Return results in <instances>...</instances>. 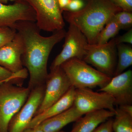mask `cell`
Wrapping results in <instances>:
<instances>
[{"mask_svg":"<svg viewBox=\"0 0 132 132\" xmlns=\"http://www.w3.org/2000/svg\"><path fill=\"white\" fill-rule=\"evenodd\" d=\"M12 28L21 36L23 43L21 60L29 75L28 87L31 91L45 84L48 75V61L55 45L65 37L64 29L54 31L52 35H41V30L34 22L19 21Z\"/></svg>","mask_w":132,"mask_h":132,"instance_id":"6da1fadb","label":"cell"},{"mask_svg":"<svg viewBox=\"0 0 132 132\" xmlns=\"http://www.w3.org/2000/svg\"><path fill=\"white\" fill-rule=\"evenodd\" d=\"M84 7L78 12H63L64 20L74 25L85 35L88 44H96L99 34L114 15L122 9L111 0H85Z\"/></svg>","mask_w":132,"mask_h":132,"instance_id":"7a4b0ae2","label":"cell"},{"mask_svg":"<svg viewBox=\"0 0 132 132\" xmlns=\"http://www.w3.org/2000/svg\"><path fill=\"white\" fill-rule=\"evenodd\" d=\"M71 85L75 88H100L106 85L111 78L82 60L76 58L69 60L60 66Z\"/></svg>","mask_w":132,"mask_h":132,"instance_id":"3957f363","label":"cell"},{"mask_svg":"<svg viewBox=\"0 0 132 132\" xmlns=\"http://www.w3.org/2000/svg\"><path fill=\"white\" fill-rule=\"evenodd\" d=\"M10 82L0 84V132H8L12 118L27 100L31 90Z\"/></svg>","mask_w":132,"mask_h":132,"instance_id":"277c9868","label":"cell"},{"mask_svg":"<svg viewBox=\"0 0 132 132\" xmlns=\"http://www.w3.org/2000/svg\"><path fill=\"white\" fill-rule=\"evenodd\" d=\"M31 6L36 15V23L40 30L53 32L64 29L63 12L58 0H22Z\"/></svg>","mask_w":132,"mask_h":132,"instance_id":"5b68a950","label":"cell"},{"mask_svg":"<svg viewBox=\"0 0 132 132\" xmlns=\"http://www.w3.org/2000/svg\"><path fill=\"white\" fill-rule=\"evenodd\" d=\"M116 45L114 38L103 45L88 44L86 47V54L83 60L100 72L112 78L118 60Z\"/></svg>","mask_w":132,"mask_h":132,"instance_id":"8992f818","label":"cell"},{"mask_svg":"<svg viewBox=\"0 0 132 132\" xmlns=\"http://www.w3.org/2000/svg\"><path fill=\"white\" fill-rule=\"evenodd\" d=\"M73 105L83 115L102 109L115 112L114 100L105 92H95L88 88H75Z\"/></svg>","mask_w":132,"mask_h":132,"instance_id":"52a82bcc","label":"cell"},{"mask_svg":"<svg viewBox=\"0 0 132 132\" xmlns=\"http://www.w3.org/2000/svg\"><path fill=\"white\" fill-rule=\"evenodd\" d=\"M64 39L62 50L52 62L50 69L60 67L65 62L73 58L83 60L86 56V47L88 42L86 36L77 27L69 24Z\"/></svg>","mask_w":132,"mask_h":132,"instance_id":"ba28073f","label":"cell"},{"mask_svg":"<svg viewBox=\"0 0 132 132\" xmlns=\"http://www.w3.org/2000/svg\"><path fill=\"white\" fill-rule=\"evenodd\" d=\"M45 84L44 97L35 116L40 113L58 101L72 86L60 66L50 69Z\"/></svg>","mask_w":132,"mask_h":132,"instance_id":"9c48e42d","label":"cell"},{"mask_svg":"<svg viewBox=\"0 0 132 132\" xmlns=\"http://www.w3.org/2000/svg\"><path fill=\"white\" fill-rule=\"evenodd\" d=\"M45 87L44 84L31 90L26 103L10 120L8 132H23L26 130L42 102Z\"/></svg>","mask_w":132,"mask_h":132,"instance_id":"30bf717a","label":"cell"},{"mask_svg":"<svg viewBox=\"0 0 132 132\" xmlns=\"http://www.w3.org/2000/svg\"><path fill=\"white\" fill-rule=\"evenodd\" d=\"M99 91L105 92L113 98L115 105L132 104V71L129 69L111 78Z\"/></svg>","mask_w":132,"mask_h":132,"instance_id":"8fae6325","label":"cell"},{"mask_svg":"<svg viewBox=\"0 0 132 132\" xmlns=\"http://www.w3.org/2000/svg\"><path fill=\"white\" fill-rule=\"evenodd\" d=\"M19 21H36V15L33 9L22 0L15 2L12 5L0 2V27L12 28Z\"/></svg>","mask_w":132,"mask_h":132,"instance_id":"7c38bea8","label":"cell"},{"mask_svg":"<svg viewBox=\"0 0 132 132\" xmlns=\"http://www.w3.org/2000/svg\"><path fill=\"white\" fill-rule=\"evenodd\" d=\"M23 43L21 36L16 32L14 38L0 48V66L12 73L24 70L21 60Z\"/></svg>","mask_w":132,"mask_h":132,"instance_id":"4fadbf2b","label":"cell"},{"mask_svg":"<svg viewBox=\"0 0 132 132\" xmlns=\"http://www.w3.org/2000/svg\"><path fill=\"white\" fill-rule=\"evenodd\" d=\"M75 88L72 86L68 92L58 101L38 115L33 118L27 128H33L43 121L61 113L73 105Z\"/></svg>","mask_w":132,"mask_h":132,"instance_id":"5bb4252c","label":"cell"},{"mask_svg":"<svg viewBox=\"0 0 132 132\" xmlns=\"http://www.w3.org/2000/svg\"><path fill=\"white\" fill-rule=\"evenodd\" d=\"M114 112L102 109L84 114L75 121L71 132H93L98 126L114 116Z\"/></svg>","mask_w":132,"mask_h":132,"instance_id":"9a60e30c","label":"cell"},{"mask_svg":"<svg viewBox=\"0 0 132 132\" xmlns=\"http://www.w3.org/2000/svg\"><path fill=\"white\" fill-rule=\"evenodd\" d=\"M82 116L73 105L61 113L43 121L37 126L44 132H58L69 123L75 122Z\"/></svg>","mask_w":132,"mask_h":132,"instance_id":"2e32d148","label":"cell"},{"mask_svg":"<svg viewBox=\"0 0 132 132\" xmlns=\"http://www.w3.org/2000/svg\"><path fill=\"white\" fill-rule=\"evenodd\" d=\"M116 47L118 60L114 76L125 72L132 65L131 46L125 43H121L117 45Z\"/></svg>","mask_w":132,"mask_h":132,"instance_id":"e0dca14e","label":"cell"},{"mask_svg":"<svg viewBox=\"0 0 132 132\" xmlns=\"http://www.w3.org/2000/svg\"><path fill=\"white\" fill-rule=\"evenodd\" d=\"M112 128L114 132H132V116L124 112L118 106L114 112Z\"/></svg>","mask_w":132,"mask_h":132,"instance_id":"ac0fdd59","label":"cell"},{"mask_svg":"<svg viewBox=\"0 0 132 132\" xmlns=\"http://www.w3.org/2000/svg\"><path fill=\"white\" fill-rule=\"evenodd\" d=\"M120 29L113 16L107 22L99 34L96 45H100L105 44L111 39L115 38Z\"/></svg>","mask_w":132,"mask_h":132,"instance_id":"d6986e66","label":"cell"},{"mask_svg":"<svg viewBox=\"0 0 132 132\" xmlns=\"http://www.w3.org/2000/svg\"><path fill=\"white\" fill-rule=\"evenodd\" d=\"M28 73L26 68L16 73H12L0 66V81L7 80L14 85L21 86L23 80L28 77Z\"/></svg>","mask_w":132,"mask_h":132,"instance_id":"ffe728a7","label":"cell"},{"mask_svg":"<svg viewBox=\"0 0 132 132\" xmlns=\"http://www.w3.org/2000/svg\"><path fill=\"white\" fill-rule=\"evenodd\" d=\"M114 16L121 29L131 28L132 12L122 10L116 13Z\"/></svg>","mask_w":132,"mask_h":132,"instance_id":"44dd1931","label":"cell"},{"mask_svg":"<svg viewBox=\"0 0 132 132\" xmlns=\"http://www.w3.org/2000/svg\"><path fill=\"white\" fill-rule=\"evenodd\" d=\"M16 33L14 28L8 27H0V48L12 40Z\"/></svg>","mask_w":132,"mask_h":132,"instance_id":"7402d4cb","label":"cell"},{"mask_svg":"<svg viewBox=\"0 0 132 132\" xmlns=\"http://www.w3.org/2000/svg\"><path fill=\"white\" fill-rule=\"evenodd\" d=\"M85 0H71L68 6L64 11L71 12H78L85 6Z\"/></svg>","mask_w":132,"mask_h":132,"instance_id":"603a6c76","label":"cell"},{"mask_svg":"<svg viewBox=\"0 0 132 132\" xmlns=\"http://www.w3.org/2000/svg\"><path fill=\"white\" fill-rule=\"evenodd\" d=\"M123 11L132 12V0H111Z\"/></svg>","mask_w":132,"mask_h":132,"instance_id":"cb8c5ba5","label":"cell"},{"mask_svg":"<svg viewBox=\"0 0 132 132\" xmlns=\"http://www.w3.org/2000/svg\"><path fill=\"white\" fill-rule=\"evenodd\" d=\"M113 119L110 118L99 125L93 132H113L112 123Z\"/></svg>","mask_w":132,"mask_h":132,"instance_id":"d4e9b609","label":"cell"},{"mask_svg":"<svg viewBox=\"0 0 132 132\" xmlns=\"http://www.w3.org/2000/svg\"><path fill=\"white\" fill-rule=\"evenodd\" d=\"M115 40L116 44L121 43H128L130 45L132 44V29L128 30L126 33L119 37H115Z\"/></svg>","mask_w":132,"mask_h":132,"instance_id":"484cf974","label":"cell"},{"mask_svg":"<svg viewBox=\"0 0 132 132\" xmlns=\"http://www.w3.org/2000/svg\"><path fill=\"white\" fill-rule=\"evenodd\" d=\"M124 112L132 116V105L125 104L117 106Z\"/></svg>","mask_w":132,"mask_h":132,"instance_id":"4316f807","label":"cell"},{"mask_svg":"<svg viewBox=\"0 0 132 132\" xmlns=\"http://www.w3.org/2000/svg\"><path fill=\"white\" fill-rule=\"evenodd\" d=\"M71 0H58L59 6L62 12L65 11Z\"/></svg>","mask_w":132,"mask_h":132,"instance_id":"83f0119b","label":"cell"},{"mask_svg":"<svg viewBox=\"0 0 132 132\" xmlns=\"http://www.w3.org/2000/svg\"><path fill=\"white\" fill-rule=\"evenodd\" d=\"M23 132H44L38 126L33 128H26Z\"/></svg>","mask_w":132,"mask_h":132,"instance_id":"f1b7e54d","label":"cell"},{"mask_svg":"<svg viewBox=\"0 0 132 132\" xmlns=\"http://www.w3.org/2000/svg\"><path fill=\"white\" fill-rule=\"evenodd\" d=\"M8 1L9 0H0V2L5 4H6Z\"/></svg>","mask_w":132,"mask_h":132,"instance_id":"f546056e","label":"cell"},{"mask_svg":"<svg viewBox=\"0 0 132 132\" xmlns=\"http://www.w3.org/2000/svg\"><path fill=\"white\" fill-rule=\"evenodd\" d=\"M10 82V81H7V80H4V81H0V84H2V83H3V82Z\"/></svg>","mask_w":132,"mask_h":132,"instance_id":"4dcf8cb0","label":"cell"},{"mask_svg":"<svg viewBox=\"0 0 132 132\" xmlns=\"http://www.w3.org/2000/svg\"><path fill=\"white\" fill-rule=\"evenodd\" d=\"M13 1V2H16L17 1H19V0H9V1Z\"/></svg>","mask_w":132,"mask_h":132,"instance_id":"1f68e13d","label":"cell"},{"mask_svg":"<svg viewBox=\"0 0 132 132\" xmlns=\"http://www.w3.org/2000/svg\"><path fill=\"white\" fill-rule=\"evenodd\" d=\"M58 132H67L64 131H61H61H59Z\"/></svg>","mask_w":132,"mask_h":132,"instance_id":"d6a6232c","label":"cell"}]
</instances>
